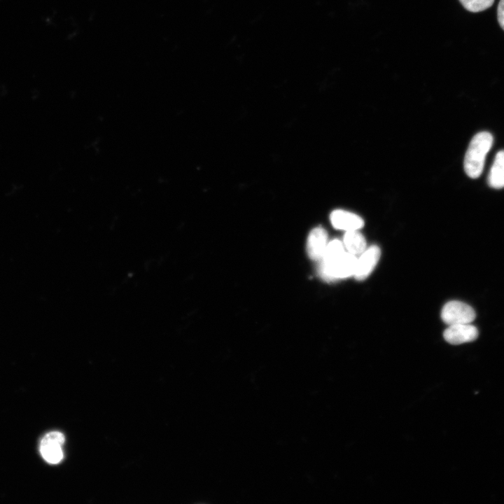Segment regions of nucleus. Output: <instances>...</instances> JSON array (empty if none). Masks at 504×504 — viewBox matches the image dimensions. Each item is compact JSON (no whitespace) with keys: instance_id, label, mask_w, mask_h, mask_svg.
Segmentation results:
<instances>
[{"instance_id":"f257e3e1","label":"nucleus","mask_w":504,"mask_h":504,"mask_svg":"<svg viewBox=\"0 0 504 504\" xmlns=\"http://www.w3.org/2000/svg\"><path fill=\"white\" fill-rule=\"evenodd\" d=\"M493 141L492 135L488 132H479L472 139L464 160V169L469 177L477 178L482 174Z\"/></svg>"},{"instance_id":"f03ea898","label":"nucleus","mask_w":504,"mask_h":504,"mask_svg":"<svg viewBox=\"0 0 504 504\" xmlns=\"http://www.w3.org/2000/svg\"><path fill=\"white\" fill-rule=\"evenodd\" d=\"M357 259L356 255L345 251L331 260L320 262L318 273L329 282L347 278L354 274Z\"/></svg>"},{"instance_id":"7ed1b4c3","label":"nucleus","mask_w":504,"mask_h":504,"mask_svg":"<svg viewBox=\"0 0 504 504\" xmlns=\"http://www.w3.org/2000/svg\"><path fill=\"white\" fill-rule=\"evenodd\" d=\"M474 309L468 304L456 300L446 303L441 312V318L447 325L470 323L475 318Z\"/></svg>"},{"instance_id":"20e7f679","label":"nucleus","mask_w":504,"mask_h":504,"mask_svg":"<svg viewBox=\"0 0 504 504\" xmlns=\"http://www.w3.org/2000/svg\"><path fill=\"white\" fill-rule=\"evenodd\" d=\"M64 442V435L58 431L47 433L42 439L40 451L43 458L49 463L57 464L63 458L62 446Z\"/></svg>"},{"instance_id":"39448f33","label":"nucleus","mask_w":504,"mask_h":504,"mask_svg":"<svg viewBox=\"0 0 504 504\" xmlns=\"http://www.w3.org/2000/svg\"><path fill=\"white\" fill-rule=\"evenodd\" d=\"M444 340L451 344L472 342L478 336L477 328L470 323L449 325L443 333Z\"/></svg>"},{"instance_id":"423d86ee","label":"nucleus","mask_w":504,"mask_h":504,"mask_svg":"<svg viewBox=\"0 0 504 504\" xmlns=\"http://www.w3.org/2000/svg\"><path fill=\"white\" fill-rule=\"evenodd\" d=\"M381 255L380 248L373 245L365 249L357 259L354 277L358 281L365 279L377 265Z\"/></svg>"},{"instance_id":"0eeeda50","label":"nucleus","mask_w":504,"mask_h":504,"mask_svg":"<svg viewBox=\"0 0 504 504\" xmlns=\"http://www.w3.org/2000/svg\"><path fill=\"white\" fill-rule=\"evenodd\" d=\"M332 226L346 231L358 230L364 225L363 220L358 215L342 209L334 210L330 214Z\"/></svg>"},{"instance_id":"6e6552de","label":"nucleus","mask_w":504,"mask_h":504,"mask_svg":"<svg viewBox=\"0 0 504 504\" xmlns=\"http://www.w3.org/2000/svg\"><path fill=\"white\" fill-rule=\"evenodd\" d=\"M328 234L321 227L314 228L307 239V253L314 260H320L327 246Z\"/></svg>"},{"instance_id":"1a4fd4ad","label":"nucleus","mask_w":504,"mask_h":504,"mask_svg":"<svg viewBox=\"0 0 504 504\" xmlns=\"http://www.w3.org/2000/svg\"><path fill=\"white\" fill-rule=\"evenodd\" d=\"M488 183L493 188H504V150L496 155L488 176Z\"/></svg>"},{"instance_id":"9d476101","label":"nucleus","mask_w":504,"mask_h":504,"mask_svg":"<svg viewBox=\"0 0 504 504\" xmlns=\"http://www.w3.org/2000/svg\"><path fill=\"white\" fill-rule=\"evenodd\" d=\"M344 246L349 253L357 255L362 253L366 248V241L358 230L346 231L343 238Z\"/></svg>"},{"instance_id":"9b49d317","label":"nucleus","mask_w":504,"mask_h":504,"mask_svg":"<svg viewBox=\"0 0 504 504\" xmlns=\"http://www.w3.org/2000/svg\"><path fill=\"white\" fill-rule=\"evenodd\" d=\"M344 252V247L342 242L339 239H333L328 243L320 261L327 262L331 260Z\"/></svg>"},{"instance_id":"f8f14e48","label":"nucleus","mask_w":504,"mask_h":504,"mask_svg":"<svg viewBox=\"0 0 504 504\" xmlns=\"http://www.w3.org/2000/svg\"><path fill=\"white\" fill-rule=\"evenodd\" d=\"M463 7L471 12L484 10L492 6L494 0H459Z\"/></svg>"},{"instance_id":"ddd939ff","label":"nucleus","mask_w":504,"mask_h":504,"mask_svg":"<svg viewBox=\"0 0 504 504\" xmlns=\"http://www.w3.org/2000/svg\"><path fill=\"white\" fill-rule=\"evenodd\" d=\"M498 20L504 30V0H500L498 6Z\"/></svg>"}]
</instances>
